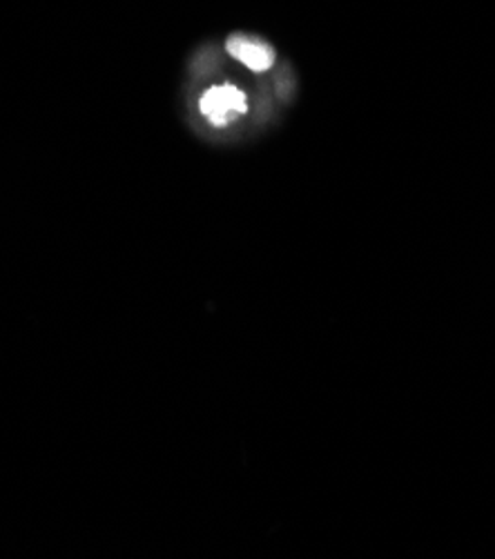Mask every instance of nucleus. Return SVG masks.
<instances>
[{
  "label": "nucleus",
  "instance_id": "obj_2",
  "mask_svg": "<svg viewBox=\"0 0 495 559\" xmlns=\"http://www.w3.org/2000/svg\"><path fill=\"white\" fill-rule=\"evenodd\" d=\"M226 49L235 61L252 72H268L274 66V49L263 40L235 34L228 38Z\"/></svg>",
  "mask_w": 495,
  "mask_h": 559
},
{
  "label": "nucleus",
  "instance_id": "obj_1",
  "mask_svg": "<svg viewBox=\"0 0 495 559\" xmlns=\"http://www.w3.org/2000/svg\"><path fill=\"white\" fill-rule=\"evenodd\" d=\"M201 115L216 128H226L248 111L246 94L235 85H216L201 96Z\"/></svg>",
  "mask_w": 495,
  "mask_h": 559
}]
</instances>
